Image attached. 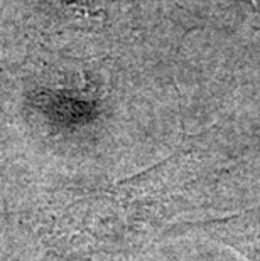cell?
Listing matches in <instances>:
<instances>
[{
	"instance_id": "obj_1",
	"label": "cell",
	"mask_w": 260,
	"mask_h": 261,
	"mask_svg": "<svg viewBox=\"0 0 260 261\" xmlns=\"http://www.w3.org/2000/svg\"><path fill=\"white\" fill-rule=\"evenodd\" d=\"M209 238L228 244L248 261H260V209L203 226Z\"/></svg>"
}]
</instances>
